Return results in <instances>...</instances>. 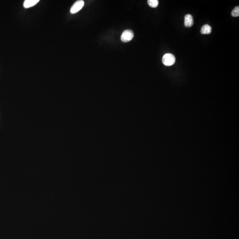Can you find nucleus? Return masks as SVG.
<instances>
[{
	"instance_id": "obj_1",
	"label": "nucleus",
	"mask_w": 239,
	"mask_h": 239,
	"mask_svg": "<svg viewBox=\"0 0 239 239\" xmlns=\"http://www.w3.org/2000/svg\"><path fill=\"white\" fill-rule=\"evenodd\" d=\"M162 62L165 66H171L174 65L176 62V58L172 54L167 53L163 56Z\"/></svg>"
},
{
	"instance_id": "obj_2",
	"label": "nucleus",
	"mask_w": 239,
	"mask_h": 239,
	"mask_svg": "<svg viewBox=\"0 0 239 239\" xmlns=\"http://www.w3.org/2000/svg\"><path fill=\"white\" fill-rule=\"evenodd\" d=\"M134 37V33L131 30H126L124 31L121 36V40L123 42L126 43L132 40Z\"/></svg>"
},
{
	"instance_id": "obj_3",
	"label": "nucleus",
	"mask_w": 239,
	"mask_h": 239,
	"mask_svg": "<svg viewBox=\"0 0 239 239\" xmlns=\"http://www.w3.org/2000/svg\"><path fill=\"white\" fill-rule=\"evenodd\" d=\"M84 5V1L82 0H79L76 1L71 8L70 12L71 13L75 14L81 10Z\"/></svg>"
},
{
	"instance_id": "obj_4",
	"label": "nucleus",
	"mask_w": 239,
	"mask_h": 239,
	"mask_svg": "<svg viewBox=\"0 0 239 239\" xmlns=\"http://www.w3.org/2000/svg\"><path fill=\"white\" fill-rule=\"evenodd\" d=\"M184 25L186 27H191L194 24V19L190 14H187L185 16Z\"/></svg>"
},
{
	"instance_id": "obj_5",
	"label": "nucleus",
	"mask_w": 239,
	"mask_h": 239,
	"mask_svg": "<svg viewBox=\"0 0 239 239\" xmlns=\"http://www.w3.org/2000/svg\"><path fill=\"white\" fill-rule=\"evenodd\" d=\"M39 1V0H25L24 3V7L25 8H30L35 5Z\"/></svg>"
},
{
	"instance_id": "obj_6",
	"label": "nucleus",
	"mask_w": 239,
	"mask_h": 239,
	"mask_svg": "<svg viewBox=\"0 0 239 239\" xmlns=\"http://www.w3.org/2000/svg\"><path fill=\"white\" fill-rule=\"evenodd\" d=\"M212 27L209 25H205L202 27L201 33L202 34H210L212 32Z\"/></svg>"
},
{
	"instance_id": "obj_7",
	"label": "nucleus",
	"mask_w": 239,
	"mask_h": 239,
	"mask_svg": "<svg viewBox=\"0 0 239 239\" xmlns=\"http://www.w3.org/2000/svg\"><path fill=\"white\" fill-rule=\"evenodd\" d=\"M148 3L150 7L156 8L159 5V1L158 0H148Z\"/></svg>"
},
{
	"instance_id": "obj_8",
	"label": "nucleus",
	"mask_w": 239,
	"mask_h": 239,
	"mask_svg": "<svg viewBox=\"0 0 239 239\" xmlns=\"http://www.w3.org/2000/svg\"><path fill=\"white\" fill-rule=\"evenodd\" d=\"M231 15L233 17H238L239 16V7L236 6L232 12Z\"/></svg>"
}]
</instances>
